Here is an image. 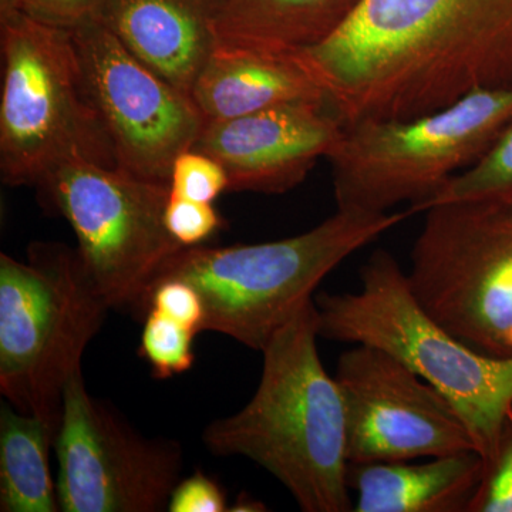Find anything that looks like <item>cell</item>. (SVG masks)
<instances>
[{
  "instance_id": "6da1fadb",
  "label": "cell",
  "mask_w": 512,
  "mask_h": 512,
  "mask_svg": "<svg viewBox=\"0 0 512 512\" xmlns=\"http://www.w3.org/2000/svg\"><path fill=\"white\" fill-rule=\"evenodd\" d=\"M295 55L343 126L416 119L512 86V0H363L335 35Z\"/></svg>"
},
{
  "instance_id": "7a4b0ae2",
  "label": "cell",
  "mask_w": 512,
  "mask_h": 512,
  "mask_svg": "<svg viewBox=\"0 0 512 512\" xmlns=\"http://www.w3.org/2000/svg\"><path fill=\"white\" fill-rule=\"evenodd\" d=\"M315 298L262 349L258 389L244 409L204 431L215 456H242L279 481L305 512H349L346 416L318 350Z\"/></svg>"
},
{
  "instance_id": "3957f363",
  "label": "cell",
  "mask_w": 512,
  "mask_h": 512,
  "mask_svg": "<svg viewBox=\"0 0 512 512\" xmlns=\"http://www.w3.org/2000/svg\"><path fill=\"white\" fill-rule=\"evenodd\" d=\"M409 215L338 210L315 228L279 241L183 248L165 262L151 288L165 279L194 286L204 303V330L262 352L313 301L330 272Z\"/></svg>"
},
{
  "instance_id": "277c9868",
  "label": "cell",
  "mask_w": 512,
  "mask_h": 512,
  "mask_svg": "<svg viewBox=\"0 0 512 512\" xmlns=\"http://www.w3.org/2000/svg\"><path fill=\"white\" fill-rule=\"evenodd\" d=\"M356 292L315 296L319 336L382 349L439 390L467 424L483 460L512 409V357L484 356L431 318L396 256L376 249Z\"/></svg>"
},
{
  "instance_id": "5b68a950",
  "label": "cell",
  "mask_w": 512,
  "mask_h": 512,
  "mask_svg": "<svg viewBox=\"0 0 512 512\" xmlns=\"http://www.w3.org/2000/svg\"><path fill=\"white\" fill-rule=\"evenodd\" d=\"M512 124V86L478 89L410 120L357 121L329 154L338 210H426L448 181L477 164Z\"/></svg>"
},
{
  "instance_id": "8992f818",
  "label": "cell",
  "mask_w": 512,
  "mask_h": 512,
  "mask_svg": "<svg viewBox=\"0 0 512 512\" xmlns=\"http://www.w3.org/2000/svg\"><path fill=\"white\" fill-rule=\"evenodd\" d=\"M109 309L66 245L35 242L26 262L0 255V392L10 406L57 436L64 386Z\"/></svg>"
},
{
  "instance_id": "52a82bcc",
  "label": "cell",
  "mask_w": 512,
  "mask_h": 512,
  "mask_svg": "<svg viewBox=\"0 0 512 512\" xmlns=\"http://www.w3.org/2000/svg\"><path fill=\"white\" fill-rule=\"evenodd\" d=\"M0 173L33 185L69 161L119 167L93 107L72 30L0 13Z\"/></svg>"
},
{
  "instance_id": "ba28073f",
  "label": "cell",
  "mask_w": 512,
  "mask_h": 512,
  "mask_svg": "<svg viewBox=\"0 0 512 512\" xmlns=\"http://www.w3.org/2000/svg\"><path fill=\"white\" fill-rule=\"evenodd\" d=\"M424 212L407 272L417 301L468 348L512 357V202H444Z\"/></svg>"
},
{
  "instance_id": "9c48e42d",
  "label": "cell",
  "mask_w": 512,
  "mask_h": 512,
  "mask_svg": "<svg viewBox=\"0 0 512 512\" xmlns=\"http://www.w3.org/2000/svg\"><path fill=\"white\" fill-rule=\"evenodd\" d=\"M37 188L73 228L84 271L110 309L140 312L160 269L183 249L164 224L170 184L69 161Z\"/></svg>"
},
{
  "instance_id": "30bf717a",
  "label": "cell",
  "mask_w": 512,
  "mask_h": 512,
  "mask_svg": "<svg viewBox=\"0 0 512 512\" xmlns=\"http://www.w3.org/2000/svg\"><path fill=\"white\" fill-rule=\"evenodd\" d=\"M55 450L63 512L164 511L183 473L180 444L131 429L94 399L82 370L64 386Z\"/></svg>"
},
{
  "instance_id": "8fae6325",
  "label": "cell",
  "mask_w": 512,
  "mask_h": 512,
  "mask_svg": "<svg viewBox=\"0 0 512 512\" xmlns=\"http://www.w3.org/2000/svg\"><path fill=\"white\" fill-rule=\"evenodd\" d=\"M84 84L117 165L170 184L175 158L191 150L204 116L188 94L151 72L96 19L72 29Z\"/></svg>"
},
{
  "instance_id": "7c38bea8",
  "label": "cell",
  "mask_w": 512,
  "mask_h": 512,
  "mask_svg": "<svg viewBox=\"0 0 512 512\" xmlns=\"http://www.w3.org/2000/svg\"><path fill=\"white\" fill-rule=\"evenodd\" d=\"M336 382L353 464L393 463L476 450L446 397L382 349L353 345L339 356Z\"/></svg>"
},
{
  "instance_id": "4fadbf2b",
  "label": "cell",
  "mask_w": 512,
  "mask_h": 512,
  "mask_svg": "<svg viewBox=\"0 0 512 512\" xmlns=\"http://www.w3.org/2000/svg\"><path fill=\"white\" fill-rule=\"evenodd\" d=\"M343 130L325 101H298L237 119L205 120L192 150L224 167L229 191L284 194L329 157Z\"/></svg>"
},
{
  "instance_id": "5bb4252c",
  "label": "cell",
  "mask_w": 512,
  "mask_h": 512,
  "mask_svg": "<svg viewBox=\"0 0 512 512\" xmlns=\"http://www.w3.org/2000/svg\"><path fill=\"white\" fill-rule=\"evenodd\" d=\"M220 0H106L97 13L151 72L191 97L218 46Z\"/></svg>"
},
{
  "instance_id": "9a60e30c",
  "label": "cell",
  "mask_w": 512,
  "mask_h": 512,
  "mask_svg": "<svg viewBox=\"0 0 512 512\" xmlns=\"http://www.w3.org/2000/svg\"><path fill=\"white\" fill-rule=\"evenodd\" d=\"M191 99L205 120L237 119L298 101L326 103L319 84L295 53L225 45L212 53Z\"/></svg>"
},
{
  "instance_id": "2e32d148",
  "label": "cell",
  "mask_w": 512,
  "mask_h": 512,
  "mask_svg": "<svg viewBox=\"0 0 512 512\" xmlns=\"http://www.w3.org/2000/svg\"><path fill=\"white\" fill-rule=\"evenodd\" d=\"M483 470L477 450L417 463H349V490L356 494L352 511L467 512Z\"/></svg>"
},
{
  "instance_id": "e0dca14e",
  "label": "cell",
  "mask_w": 512,
  "mask_h": 512,
  "mask_svg": "<svg viewBox=\"0 0 512 512\" xmlns=\"http://www.w3.org/2000/svg\"><path fill=\"white\" fill-rule=\"evenodd\" d=\"M363 0H220L218 45L298 53L328 40Z\"/></svg>"
},
{
  "instance_id": "ac0fdd59",
  "label": "cell",
  "mask_w": 512,
  "mask_h": 512,
  "mask_svg": "<svg viewBox=\"0 0 512 512\" xmlns=\"http://www.w3.org/2000/svg\"><path fill=\"white\" fill-rule=\"evenodd\" d=\"M56 434L35 416L10 404L0 412V511H60L57 483L50 471Z\"/></svg>"
},
{
  "instance_id": "d6986e66",
  "label": "cell",
  "mask_w": 512,
  "mask_h": 512,
  "mask_svg": "<svg viewBox=\"0 0 512 512\" xmlns=\"http://www.w3.org/2000/svg\"><path fill=\"white\" fill-rule=\"evenodd\" d=\"M471 200L512 202V124L477 164L451 178L426 210Z\"/></svg>"
},
{
  "instance_id": "ffe728a7",
  "label": "cell",
  "mask_w": 512,
  "mask_h": 512,
  "mask_svg": "<svg viewBox=\"0 0 512 512\" xmlns=\"http://www.w3.org/2000/svg\"><path fill=\"white\" fill-rule=\"evenodd\" d=\"M197 333L168 318L156 309L144 315L140 356L150 365L157 379H170L188 372L195 362L194 338Z\"/></svg>"
},
{
  "instance_id": "44dd1931",
  "label": "cell",
  "mask_w": 512,
  "mask_h": 512,
  "mask_svg": "<svg viewBox=\"0 0 512 512\" xmlns=\"http://www.w3.org/2000/svg\"><path fill=\"white\" fill-rule=\"evenodd\" d=\"M467 512H512V409L505 417Z\"/></svg>"
},
{
  "instance_id": "7402d4cb",
  "label": "cell",
  "mask_w": 512,
  "mask_h": 512,
  "mask_svg": "<svg viewBox=\"0 0 512 512\" xmlns=\"http://www.w3.org/2000/svg\"><path fill=\"white\" fill-rule=\"evenodd\" d=\"M229 190L228 175L215 158L187 150L175 158L170 174V192L178 197L214 202Z\"/></svg>"
},
{
  "instance_id": "603a6c76",
  "label": "cell",
  "mask_w": 512,
  "mask_h": 512,
  "mask_svg": "<svg viewBox=\"0 0 512 512\" xmlns=\"http://www.w3.org/2000/svg\"><path fill=\"white\" fill-rule=\"evenodd\" d=\"M164 224L181 247L192 248L208 241L222 227V218L212 202L188 200L170 192Z\"/></svg>"
},
{
  "instance_id": "cb8c5ba5",
  "label": "cell",
  "mask_w": 512,
  "mask_h": 512,
  "mask_svg": "<svg viewBox=\"0 0 512 512\" xmlns=\"http://www.w3.org/2000/svg\"><path fill=\"white\" fill-rule=\"evenodd\" d=\"M148 309L164 313L165 316L187 326L195 333L204 332V303L194 286L181 279H165L158 282L147 293L140 312Z\"/></svg>"
},
{
  "instance_id": "d4e9b609",
  "label": "cell",
  "mask_w": 512,
  "mask_h": 512,
  "mask_svg": "<svg viewBox=\"0 0 512 512\" xmlns=\"http://www.w3.org/2000/svg\"><path fill=\"white\" fill-rule=\"evenodd\" d=\"M106 0H0V13L20 15L57 26L74 29L94 19Z\"/></svg>"
},
{
  "instance_id": "484cf974",
  "label": "cell",
  "mask_w": 512,
  "mask_h": 512,
  "mask_svg": "<svg viewBox=\"0 0 512 512\" xmlns=\"http://www.w3.org/2000/svg\"><path fill=\"white\" fill-rule=\"evenodd\" d=\"M170 512L228 511L227 493L222 485L202 471L181 478L168 501Z\"/></svg>"
},
{
  "instance_id": "4316f807",
  "label": "cell",
  "mask_w": 512,
  "mask_h": 512,
  "mask_svg": "<svg viewBox=\"0 0 512 512\" xmlns=\"http://www.w3.org/2000/svg\"><path fill=\"white\" fill-rule=\"evenodd\" d=\"M228 511L235 512H262L268 511V508L265 507V504H262L261 501L254 500L251 495L241 494L238 495L237 501H235L234 505L229 508Z\"/></svg>"
}]
</instances>
